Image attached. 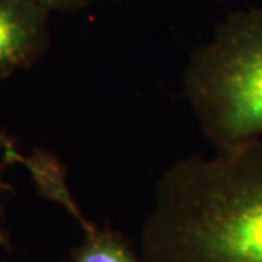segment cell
Here are the masks:
<instances>
[{"label": "cell", "mask_w": 262, "mask_h": 262, "mask_svg": "<svg viewBox=\"0 0 262 262\" xmlns=\"http://www.w3.org/2000/svg\"><path fill=\"white\" fill-rule=\"evenodd\" d=\"M83 230V239L72 252V262H141L139 252L120 233L92 225Z\"/></svg>", "instance_id": "obj_4"}, {"label": "cell", "mask_w": 262, "mask_h": 262, "mask_svg": "<svg viewBox=\"0 0 262 262\" xmlns=\"http://www.w3.org/2000/svg\"><path fill=\"white\" fill-rule=\"evenodd\" d=\"M48 13L32 0H0V79L29 67L46 51Z\"/></svg>", "instance_id": "obj_3"}, {"label": "cell", "mask_w": 262, "mask_h": 262, "mask_svg": "<svg viewBox=\"0 0 262 262\" xmlns=\"http://www.w3.org/2000/svg\"><path fill=\"white\" fill-rule=\"evenodd\" d=\"M5 191V185L2 184V178H0V251L6 249L9 246V237L8 233L3 227V210H2V194Z\"/></svg>", "instance_id": "obj_6"}, {"label": "cell", "mask_w": 262, "mask_h": 262, "mask_svg": "<svg viewBox=\"0 0 262 262\" xmlns=\"http://www.w3.org/2000/svg\"><path fill=\"white\" fill-rule=\"evenodd\" d=\"M184 91L215 149L262 137V10L230 15L188 61Z\"/></svg>", "instance_id": "obj_2"}, {"label": "cell", "mask_w": 262, "mask_h": 262, "mask_svg": "<svg viewBox=\"0 0 262 262\" xmlns=\"http://www.w3.org/2000/svg\"><path fill=\"white\" fill-rule=\"evenodd\" d=\"M32 2L42 6L48 12H51V10H67L79 8L88 0H32Z\"/></svg>", "instance_id": "obj_5"}, {"label": "cell", "mask_w": 262, "mask_h": 262, "mask_svg": "<svg viewBox=\"0 0 262 262\" xmlns=\"http://www.w3.org/2000/svg\"><path fill=\"white\" fill-rule=\"evenodd\" d=\"M141 262H262V137L173 163L141 227Z\"/></svg>", "instance_id": "obj_1"}]
</instances>
